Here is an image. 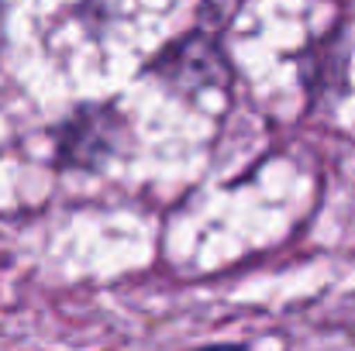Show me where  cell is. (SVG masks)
I'll return each instance as SVG.
<instances>
[{
    "label": "cell",
    "instance_id": "1",
    "mask_svg": "<svg viewBox=\"0 0 355 351\" xmlns=\"http://www.w3.org/2000/svg\"><path fill=\"white\" fill-rule=\"evenodd\" d=\"M62 172H104L131 148V124L114 104H83L52 131Z\"/></svg>",
    "mask_w": 355,
    "mask_h": 351
},
{
    "label": "cell",
    "instance_id": "2",
    "mask_svg": "<svg viewBox=\"0 0 355 351\" xmlns=\"http://www.w3.org/2000/svg\"><path fill=\"white\" fill-rule=\"evenodd\" d=\"M152 73L180 93H197V90H211L225 83L228 62L214 38H207L204 31H190L187 38H180L173 48H166L155 59Z\"/></svg>",
    "mask_w": 355,
    "mask_h": 351
}]
</instances>
